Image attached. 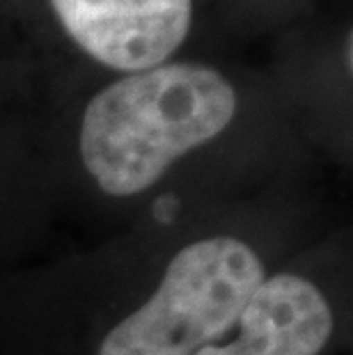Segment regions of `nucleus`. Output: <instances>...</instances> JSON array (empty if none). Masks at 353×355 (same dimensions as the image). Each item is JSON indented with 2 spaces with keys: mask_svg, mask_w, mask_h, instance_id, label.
I'll return each instance as SVG.
<instances>
[{
  "mask_svg": "<svg viewBox=\"0 0 353 355\" xmlns=\"http://www.w3.org/2000/svg\"><path fill=\"white\" fill-rule=\"evenodd\" d=\"M236 112V92L212 67L172 62L112 83L89 101L83 165L112 198L147 191L191 149L214 140Z\"/></svg>",
  "mask_w": 353,
  "mask_h": 355,
  "instance_id": "f257e3e1",
  "label": "nucleus"
},
{
  "mask_svg": "<svg viewBox=\"0 0 353 355\" xmlns=\"http://www.w3.org/2000/svg\"><path fill=\"white\" fill-rule=\"evenodd\" d=\"M264 279V263L243 241L186 245L154 296L108 332L99 355H195L236 326Z\"/></svg>",
  "mask_w": 353,
  "mask_h": 355,
  "instance_id": "f03ea898",
  "label": "nucleus"
},
{
  "mask_svg": "<svg viewBox=\"0 0 353 355\" xmlns=\"http://www.w3.org/2000/svg\"><path fill=\"white\" fill-rule=\"evenodd\" d=\"M51 5L83 51L131 73L163 64L193 24V0H51Z\"/></svg>",
  "mask_w": 353,
  "mask_h": 355,
  "instance_id": "7ed1b4c3",
  "label": "nucleus"
},
{
  "mask_svg": "<svg viewBox=\"0 0 353 355\" xmlns=\"http://www.w3.org/2000/svg\"><path fill=\"white\" fill-rule=\"evenodd\" d=\"M236 326L232 344L205 346L195 355H319L333 330V312L312 282L280 273L261 282Z\"/></svg>",
  "mask_w": 353,
  "mask_h": 355,
  "instance_id": "20e7f679",
  "label": "nucleus"
},
{
  "mask_svg": "<svg viewBox=\"0 0 353 355\" xmlns=\"http://www.w3.org/2000/svg\"><path fill=\"white\" fill-rule=\"evenodd\" d=\"M177 209H179V202L177 198H172V195H165V198H159L154 202V216H156V220H161V223H170L172 216L177 214Z\"/></svg>",
  "mask_w": 353,
  "mask_h": 355,
  "instance_id": "39448f33",
  "label": "nucleus"
}]
</instances>
